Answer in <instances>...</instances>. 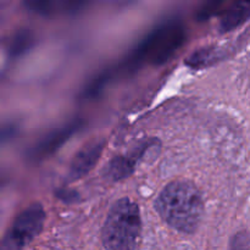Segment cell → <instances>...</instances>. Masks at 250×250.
Here are the masks:
<instances>
[{
	"instance_id": "8",
	"label": "cell",
	"mask_w": 250,
	"mask_h": 250,
	"mask_svg": "<svg viewBox=\"0 0 250 250\" xmlns=\"http://www.w3.org/2000/svg\"><path fill=\"white\" fill-rule=\"evenodd\" d=\"M250 16V2H236L225 12L221 20V32L232 31Z\"/></svg>"
},
{
	"instance_id": "4",
	"label": "cell",
	"mask_w": 250,
	"mask_h": 250,
	"mask_svg": "<svg viewBox=\"0 0 250 250\" xmlns=\"http://www.w3.org/2000/svg\"><path fill=\"white\" fill-rule=\"evenodd\" d=\"M45 211L39 203L29 205L20 212L7 229L0 250H23L39 236L45 222Z\"/></svg>"
},
{
	"instance_id": "6",
	"label": "cell",
	"mask_w": 250,
	"mask_h": 250,
	"mask_svg": "<svg viewBox=\"0 0 250 250\" xmlns=\"http://www.w3.org/2000/svg\"><path fill=\"white\" fill-rule=\"evenodd\" d=\"M142 155L143 153L137 151L136 154L133 153L131 155L116 156L107 164L106 170H105V177L116 182V181H121L131 176L136 168L137 161Z\"/></svg>"
},
{
	"instance_id": "7",
	"label": "cell",
	"mask_w": 250,
	"mask_h": 250,
	"mask_svg": "<svg viewBox=\"0 0 250 250\" xmlns=\"http://www.w3.org/2000/svg\"><path fill=\"white\" fill-rule=\"evenodd\" d=\"M77 129V124L70 125V126H66L65 128L59 129L55 133L49 136L48 139H45L44 142H42L38 146V148L34 149L32 156L34 158H43L44 155H48V154L54 153L58 148H60V146H62L68 138H70L71 134Z\"/></svg>"
},
{
	"instance_id": "1",
	"label": "cell",
	"mask_w": 250,
	"mask_h": 250,
	"mask_svg": "<svg viewBox=\"0 0 250 250\" xmlns=\"http://www.w3.org/2000/svg\"><path fill=\"white\" fill-rule=\"evenodd\" d=\"M154 208L168 226L181 233L197 231L204 212L199 189L187 180L173 181L165 186L156 197Z\"/></svg>"
},
{
	"instance_id": "9",
	"label": "cell",
	"mask_w": 250,
	"mask_h": 250,
	"mask_svg": "<svg viewBox=\"0 0 250 250\" xmlns=\"http://www.w3.org/2000/svg\"><path fill=\"white\" fill-rule=\"evenodd\" d=\"M219 58L216 50L214 49H200L188 58L187 62L192 67H200V66H208L214 62L215 59Z\"/></svg>"
},
{
	"instance_id": "5",
	"label": "cell",
	"mask_w": 250,
	"mask_h": 250,
	"mask_svg": "<svg viewBox=\"0 0 250 250\" xmlns=\"http://www.w3.org/2000/svg\"><path fill=\"white\" fill-rule=\"evenodd\" d=\"M105 148L104 139H93L88 142L75 155L70 165L68 177L71 181H77L87 176L99 161Z\"/></svg>"
},
{
	"instance_id": "2",
	"label": "cell",
	"mask_w": 250,
	"mask_h": 250,
	"mask_svg": "<svg viewBox=\"0 0 250 250\" xmlns=\"http://www.w3.org/2000/svg\"><path fill=\"white\" fill-rule=\"evenodd\" d=\"M142 231L139 207L129 198L112 204L103 226L102 239L105 250H137Z\"/></svg>"
},
{
	"instance_id": "3",
	"label": "cell",
	"mask_w": 250,
	"mask_h": 250,
	"mask_svg": "<svg viewBox=\"0 0 250 250\" xmlns=\"http://www.w3.org/2000/svg\"><path fill=\"white\" fill-rule=\"evenodd\" d=\"M185 42V28L178 22H170L151 32L138 46L136 62L159 65L167 61Z\"/></svg>"
}]
</instances>
